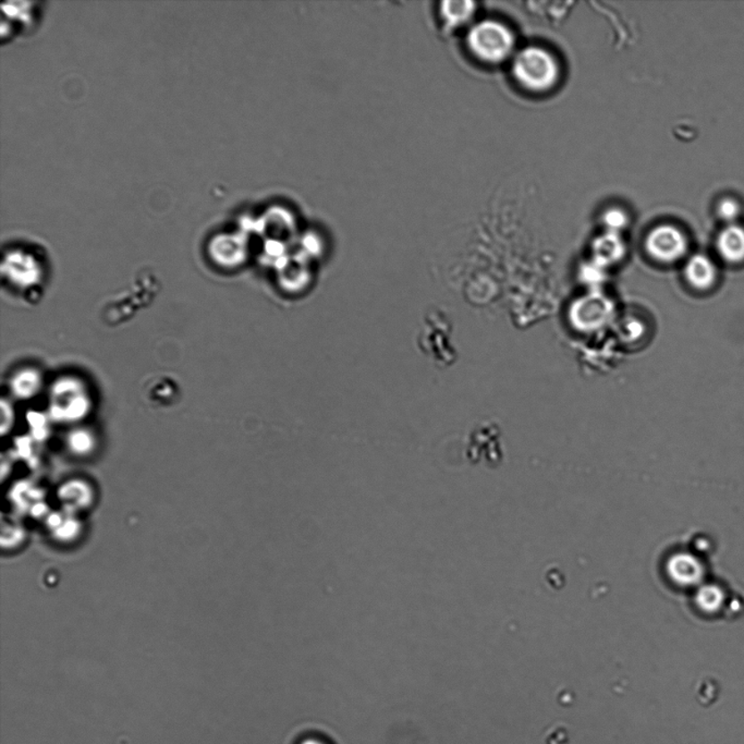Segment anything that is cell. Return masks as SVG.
Returning <instances> with one entry per match:
<instances>
[{
  "instance_id": "6da1fadb",
  "label": "cell",
  "mask_w": 744,
  "mask_h": 744,
  "mask_svg": "<svg viewBox=\"0 0 744 744\" xmlns=\"http://www.w3.org/2000/svg\"><path fill=\"white\" fill-rule=\"evenodd\" d=\"M513 72L521 86L530 91L543 92L556 84L559 68L552 54L532 46L518 53L513 63Z\"/></svg>"
},
{
  "instance_id": "7a4b0ae2",
  "label": "cell",
  "mask_w": 744,
  "mask_h": 744,
  "mask_svg": "<svg viewBox=\"0 0 744 744\" xmlns=\"http://www.w3.org/2000/svg\"><path fill=\"white\" fill-rule=\"evenodd\" d=\"M468 44L476 57L486 63H497L513 53L514 38L503 23L485 20L471 29Z\"/></svg>"
},
{
  "instance_id": "3957f363",
  "label": "cell",
  "mask_w": 744,
  "mask_h": 744,
  "mask_svg": "<svg viewBox=\"0 0 744 744\" xmlns=\"http://www.w3.org/2000/svg\"><path fill=\"white\" fill-rule=\"evenodd\" d=\"M42 2H12L2 4L0 36L2 43L14 41L32 33L43 17Z\"/></svg>"
},
{
  "instance_id": "277c9868",
  "label": "cell",
  "mask_w": 744,
  "mask_h": 744,
  "mask_svg": "<svg viewBox=\"0 0 744 744\" xmlns=\"http://www.w3.org/2000/svg\"><path fill=\"white\" fill-rule=\"evenodd\" d=\"M688 242L678 228L669 225L658 226L648 233L647 250L654 260L673 263L686 255Z\"/></svg>"
},
{
  "instance_id": "5b68a950",
  "label": "cell",
  "mask_w": 744,
  "mask_h": 744,
  "mask_svg": "<svg viewBox=\"0 0 744 744\" xmlns=\"http://www.w3.org/2000/svg\"><path fill=\"white\" fill-rule=\"evenodd\" d=\"M613 305L606 297L598 294L585 296L575 301L570 309V320L577 329L595 330L612 317Z\"/></svg>"
},
{
  "instance_id": "8992f818",
  "label": "cell",
  "mask_w": 744,
  "mask_h": 744,
  "mask_svg": "<svg viewBox=\"0 0 744 744\" xmlns=\"http://www.w3.org/2000/svg\"><path fill=\"white\" fill-rule=\"evenodd\" d=\"M669 575L681 587H694L701 583L704 568L701 562L690 554H677L668 562Z\"/></svg>"
},
{
  "instance_id": "52a82bcc",
  "label": "cell",
  "mask_w": 744,
  "mask_h": 744,
  "mask_svg": "<svg viewBox=\"0 0 744 744\" xmlns=\"http://www.w3.org/2000/svg\"><path fill=\"white\" fill-rule=\"evenodd\" d=\"M718 272L715 264L707 256L698 255L691 257L684 267V276L694 289L707 290L715 285Z\"/></svg>"
},
{
  "instance_id": "ba28073f",
  "label": "cell",
  "mask_w": 744,
  "mask_h": 744,
  "mask_svg": "<svg viewBox=\"0 0 744 744\" xmlns=\"http://www.w3.org/2000/svg\"><path fill=\"white\" fill-rule=\"evenodd\" d=\"M719 255L728 263L738 264L744 261V230L729 226L719 233L717 239Z\"/></svg>"
},
{
  "instance_id": "9c48e42d",
  "label": "cell",
  "mask_w": 744,
  "mask_h": 744,
  "mask_svg": "<svg viewBox=\"0 0 744 744\" xmlns=\"http://www.w3.org/2000/svg\"><path fill=\"white\" fill-rule=\"evenodd\" d=\"M593 250L598 264L604 266L622 259L624 245L619 233L607 231L595 240Z\"/></svg>"
},
{
  "instance_id": "30bf717a",
  "label": "cell",
  "mask_w": 744,
  "mask_h": 744,
  "mask_svg": "<svg viewBox=\"0 0 744 744\" xmlns=\"http://www.w3.org/2000/svg\"><path fill=\"white\" fill-rule=\"evenodd\" d=\"M725 593L715 584H706L698 589L696 602L704 613L714 614L722 608L725 603Z\"/></svg>"
},
{
  "instance_id": "8fae6325",
  "label": "cell",
  "mask_w": 744,
  "mask_h": 744,
  "mask_svg": "<svg viewBox=\"0 0 744 744\" xmlns=\"http://www.w3.org/2000/svg\"><path fill=\"white\" fill-rule=\"evenodd\" d=\"M475 12L472 2H445L441 6V13L450 26L458 27L469 21Z\"/></svg>"
},
{
  "instance_id": "7c38bea8",
  "label": "cell",
  "mask_w": 744,
  "mask_h": 744,
  "mask_svg": "<svg viewBox=\"0 0 744 744\" xmlns=\"http://www.w3.org/2000/svg\"><path fill=\"white\" fill-rule=\"evenodd\" d=\"M39 386H41V379H39L38 374L37 372L29 370L19 373L13 381L14 394L24 397V398L37 394Z\"/></svg>"
},
{
  "instance_id": "4fadbf2b",
  "label": "cell",
  "mask_w": 744,
  "mask_h": 744,
  "mask_svg": "<svg viewBox=\"0 0 744 744\" xmlns=\"http://www.w3.org/2000/svg\"><path fill=\"white\" fill-rule=\"evenodd\" d=\"M604 225L606 226L607 231L619 233L628 224V217L626 213L619 208H610L605 213L603 217Z\"/></svg>"
},
{
  "instance_id": "5bb4252c",
  "label": "cell",
  "mask_w": 744,
  "mask_h": 744,
  "mask_svg": "<svg viewBox=\"0 0 744 744\" xmlns=\"http://www.w3.org/2000/svg\"><path fill=\"white\" fill-rule=\"evenodd\" d=\"M739 213L737 202L733 200H723L718 206V215L725 221H731L736 218Z\"/></svg>"
},
{
  "instance_id": "9a60e30c",
  "label": "cell",
  "mask_w": 744,
  "mask_h": 744,
  "mask_svg": "<svg viewBox=\"0 0 744 744\" xmlns=\"http://www.w3.org/2000/svg\"><path fill=\"white\" fill-rule=\"evenodd\" d=\"M72 444L74 447L77 449H87L90 447L91 445V439L90 435L87 434L86 431H77L74 433L71 438Z\"/></svg>"
},
{
  "instance_id": "2e32d148",
  "label": "cell",
  "mask_w": 744,
  "mask_h": 744,
  "mask_svg": "<svg viewBox=\"0 0 744 744\" xmlns=\"http://www.w3.org/2000/svg\"><path fill=\"white\" fill-rule=\"evenodd\" d=\"M301 744H323L320 741L314 740V739H307V740L302 742Z\"/></svg>"
}]
</instances>
